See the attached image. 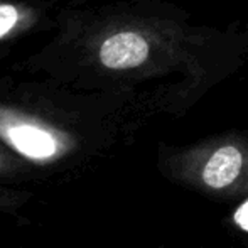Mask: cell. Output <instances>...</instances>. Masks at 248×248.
<instances>
[{
    "instance_id": "3",
    "label": "cell",
    "mask_w": 248,
    "mask_h": 248,
    "mask_svg": "<svg viewBox=\"0 0 248 248\" xmlns=\"http://www.w3.org/2000/svg\"><path fill=\"white\" fill-rule=\"evenodd\" d=\"M150 46L144 36L135 31H118L105 37L98 46V61L111 71H124L142 66L149 59Z\"/></svg>"
},
{
    "instance_id": "1",
    "label": "cell",
    "mask_w": 248,
    "mask_h": 248,
    "mask_svg": "<svg viewBox=\"0 0 248 248\" xmlns=\"http://www.w3.org/2000/svg\"><path fill=\"white\" fill-rule=\"evenodd\" d=\"M170 176L209 198L248 196V147L230 140L191 150L174 160Z\"/></svg>"
},
{
    "instance_id": "6",
    "label": "cell",
    "mask_w": 248,
    "mask_h": 248,
    "mask_svg": "<svg viewBox=\"0 0 248 248\" xmlns=\"http://www.w3.org/2000/svg\"><path fill=\"white\" fill-rule=\"evenodd\" d=\"M235 223H236V226H240L242 230L248 232V201H245L238 209H236Z\"/></svg>"
},
{
    "instance_id": "4",
    "label": "cell",
    "mask_w": 248,
    "mask_h": 248,
    "mask_svg": "<svg viewBox=\"0 0 248 248\" xmlns=\"http://www.w3.org/2000/svg\"><path fill=\"white\" fill-rule=\"evenodd\" d=\"M39 20V14L26 3L0 0V43L31 31Z\"/></svg>"
},
{
    "instance_id": "5",
    "label": "cell",
    "mask_w": 248,
    "mask_h": 248,
    "mask_svg": "<svg viewBox=\"0 0 248 248\" xmlns=\"http://www.w3.org/2000/svg\"><path fill=\"white\" fill-rule=\"evenodd\" d=\"M29 194L19 193V191L7 189V187H0V209L5 211H14L19 206H22L27 201Z\"/></svg>"
},
{
    "instance_id": "2",
    "label": "cell",
    "mask_w": 248,
    "mask_h": 248,
    "mask_svg": "<svg viewBox=\"0 0 248 248\" xmlns=\"http://www.w3.org/2000/svg\"><path fill=\"white\" fill-rule=\"evenodd\" d=\"M0 140L19 155L34 162H51L64 157L75 140L47 120L0 103Z\"/></svg>"
}]
</instances>
